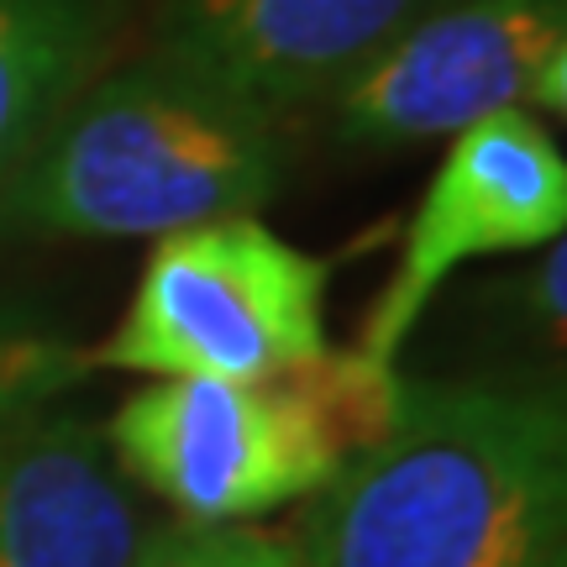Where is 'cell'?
Masks as SVG:
<instances>
[{
	"label": "cell",
	"instance_id": "obj_1",
	"mask_svg": "<svg viewBox=\"0 0 567 567\" xmlns=\"http://www.w3.org/2000/svg\"><path fill=\"white\" fill-rule=\"evenodd\" d=\"M567 536V384L405 379L400 415L305 499V567H547Z\"/></svg>",
	"mask_w": 567,
	"mask_h": 567
},
{
	"label": "cell",
	"instance_id": "obj_2",
	"mask_svg": "<svg viewBox=\"0 0 567 567\" xmlns=\"http://www.w3.org/2000/svg\"><path fill=\"white\" fill-rule=\"evenodd\" d=\"M279 116L147 53L90 80L0 179V231L158 243L184 226L258 216L284 189Z\"/></svg>",
	"mask_w": 567,
	"mask_h": 567
},
{
	"label": "cell",
	"instance_id": "obj_3",
	"mask_svg": "<svg viewBox=\"0 0 567 567\" xmlns=\"http://www.w3.org/2000/svg\"><path fill=\"white\" fill-rule=\"evenodd\" d=\"M331 268L258 216H221L153 243L116 331L90 363L142 379L268 384L326 352Z\"/></svg>",
	"mask_w": 567,
	"mask_h": 567
},
{
	"label": "cell",
	"instance_id": "obj_4",
	"mask_svg": "<svg viewBox=\"0 0 567 567\" xmlns=\"http://www.w3.org/2000/svg\"><path fill=\"white\" fill-rule=\"evenodd\" d=\"M111 457L184 526H252L337 478L342 446L284 373L268 384L147 379L105 421Z\"/></svg>",
	"mask_w": 567,
	"mask_h": 567
},
{
	"label": "cell",
	"instance_id": "obj_5",
	"mask_svg": "<svg viewBox=\"0 0 567 567\" xmlns=\"http://www.w3.org/2000/svg\"><path fill=\"white\" fill-rule=\"evenodd\" d=\"M567 231V153L526 105L494 111L446 137L436 174L405 226L400 264L358 331L373 368H400L415 326L463 264L542 252Z\"/></svg>",
	"mask_w": 567,
	"mask_h": 567
},
{
	"label": "cell",
	"instance_id": "obj_6",
	"mask_svg": "<svg viewBox=\"0 0 567 567\" xmlns=\"http://www.w3.org/2000/svg\"><path fill=\"white\" fill-rule=\"evenodd\" d=\"M563 32L567 0H431L331 90L337 137L373 153L457 137L526 105Z\"/></svg>",
	"mask_w": 567,
	"mask_h": 567
},
{
	"label": "cell",
	"instance_id": "obj_7",
	"mask_svg": "<svg viewBox=\"0 0 567 567\" xmlns=\"http://www.w3.org/2000/svg\"><path fill=\"white\" fill-rule=\"evenodd\" d=\"M431 0H168L153 53L268 116L331 101Z\"/></svg>",
	"mask_w": 567,
	"mask_h": 567
},
{
	"label": "cell",
	"instance_id": "obj_8",
	"mask_svg": "<svg viewBox=\"0 0 567 567\" xmlns=\"http://www.w3.org/2000/svg\"><path fill=\"white\" fill-rule=\"evenodd\" d=\"M158 526L105 425L53 400L0 425V567H137Z\"/></svg>",
	"mask_w": 567,
	"mask_h": 567
},
{
	"label": "cell",
	"instance_id": "obj_9",
	"mask_svg": "<svg viewBox=\"0 0 567 567\" xmlns=\"http://www.w3.org/2000/svg\"><path fill=\"white\" fill-rule=\"evenodd\" d=\"M101 0H0V179L95 80Z\"/></svg>",
	"mask_w": 567,
	"mask_h": 567
},
{
	"label": "cell",
	"instance_id": "obj_10",
	"mask_svg": "<svg viewBox=\"0 0 567 567\" xmlns=\"http://www.w3.org/2000/svg\"><path fill=\"white\" fill-rule=\"evenodd\" d=\"M484 326L505 352L494 373L567 384V231L542 247V258L515 279L494 284Z\"/></svg>",
	"mask_w": 567,
	"mask_h": 567
},
{
	"label": "cell",
	"instance_id": "obj_11",
	"mask_svg": "<svg viewBox=\"0 0 567 567\" xmlns=\"http://www.w3.org/2000/svg\"><path fill=\"white\" fill-rule=\"evenodd\" d=\"M84 368L90 352L0 316V425L17 421L21 410L59 400L69 384H80Z\"/></svg>",
	"mask_w": 567,
	"mask_h": 567
},
{
	"label": "cell",
	"instance_id": "obj_12",
	"mask_svg": "<svg viewBox=\"0 0 567 567\" xmlns=\"http://www.w3.org/2000/svg\"><path fill=\"white\" fill-rule=\"evenodd\" d=\"M137 567H305L300 551L258 526H184L163 520Z\"/></svg>",
	"mask_w": 567,
	"mask_h": 567
},
{
	"label": "cell",
	"instance_id": "obj_13",
	"mask_svg": "<svg viewBox=\"0 0 567 567\" xmlns=\"http://www.w3.org/2000/svg\"><path fill=\"white\" fill-rule=\"evenodd\" d=\"M530 101L542 105V111H551V116H563V122H567V32L557 38V48L547 53V63H542V74H536V90H530Z\"/></svg>",
	"mask_w": 567,
	"mask_h": 567
},
{
	"label": "cell",
	"instance_id": "obj_14",
	"mask_svg": "<svg viewBox=\"0 0 567 567\" xmlns=\"http://www.w3.org/2000/svg\"><path fill=\"white\" fill-rule=\"evenodd\" d=\"M547 567H567V536H563V547H557V551L547 557Z\"/></svg>",
	"mask_w": 567,
	"mask_h": 567
}]
</instances>
